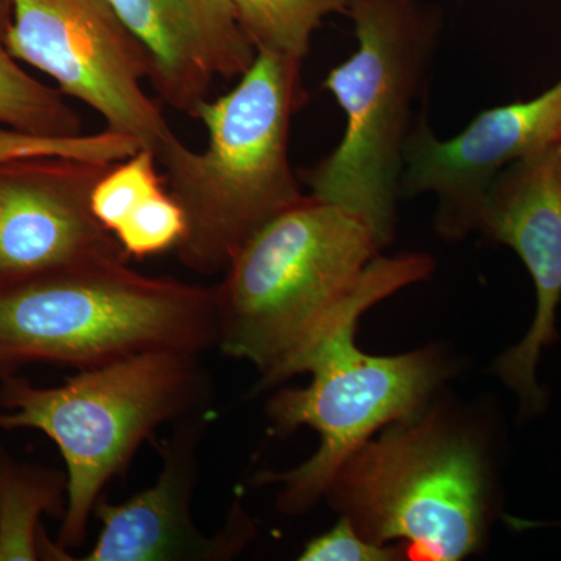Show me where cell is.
<instances>
[{
	"label": "cell",
	"instance_id": "1",
	"mask_svg": "<svg viewBox=\"0 0 561 561\" xmlns=\"http://www.w3.org/2000/svg\"><path fill=\"white\" fill-rule=\"evenodd\" d=\"M434 268L427 254L379 253L324 330L267 383L273 387L297 375H312L308 387L279 391L268 402V419L278 434L308 426L320 435L319 449L300 467L257 478L261 485H280L278 505L284 513L300 515L313 507L351 454L390 424L419 415L442 381L445 368L431 351L373 356L357 348L354 339L362 313L426 279Z\"/></svg>",
	"mask_w": 561,
	"mask_h": 561
},
{
	"label": "cell",
	"instance_id": "2",
	"mask_svg": "<svg viewBox=\"0 0 561 561\" xmlns=\"http://www.w3.org/2000/svg\"><path fill=\"white\" fill-rule=\"evenodd\" d=\"M302 62L257 51L227 94L191 117L208 135L197 151L173 136L157 151L165 186L186 216L180 261L202 275L227 271L268 221L306 195L290 162V127L306 102Z\"/></svg>",
	"mask_w": 561,
	"mask_h": 561
},
{
	"label": "cell",
	"instance_id": "3",
	"mask_svg": "<svg viewBox=\"0 0 561 561\" xmlns=\"http://www.w3.org/2000/svg\"><path fill=\"white\" fill-rule=\"evenodd\" d=\"M357 49L323 81L346 117L341 144L301 181L313 198L368 225L379 247L397 227L405 146L426 101L443 31L423 0H351Z\"/></svg>",
	"mask_w": 561,
	"mask_h": 561
},
{
	"label": "cell",
	"instance_id": "4",
	"mask_svg": "<svg viewBox=\"0 0 561 561\" xmlns=\"http://www.w3.org/2000/svg\"><path fill=\"white\" fill-rule=\"evenodd\" d=\"M201 354L153 350L81 368L58 387L13 373L0 383V430L43 432L60 449L68 505L57 545L80 548L106 486L127 470L162 424L206 411L209 379Z\"/></svg>",
	"mask_w": 561,
	"mask_h": 561
},
{
	"label": "cell",
	"instance_id": "5",
	"mask_svg": "<svg viewBox=\"0 0 561 561\" xmlns=\"http://www.w3.org/2000/svg\"><path fill=\"white\" fill-rule=\"evenodd\" d=\"M381 247L364 220L312 195L268 221L214 289L217 348L261 371L260 389L324 330Z\"/></svg>",
	"mask_w": 561,
	"mask_h": 561
},
{
	"label": "cell",
	"instance_id": "6",
	"mask_svg": "<svg viewBox=\"0 0 561 561\" xmlns=\"http://www.w3.org/2000/svg\"><path fill=\"white\" fill-rule=\"evenodd\" d=\"M217 345L214 289L87 265L0 287V378L27 362L95 367L153 350Z\"/></svg>",
	"mask_w": 561,
	"mask_h": 561
},
{
	"label": "cell",
	"instance_id": "7",
	"mask_svg": "<svg viewBox=\"0 0 561 561\" xmlns=\"http://www.w3.org/2000/svg\"><path fill=\"white\" fill-rule=\"evenodd\" d=\"M489 493L479 446L432 413L364 443L327 496L367 540L400 541L409 560L457 561L485 540Z\"/></svg>",
	"mask_w": 561,
	"mask_h": 561
},
{
	"label": "cell",
	"instance_id": "8",
	"mask_svg": "<svg viewBox=\"0 0 561 561\" xmlns=\"http://www.w3.org/2000/svg\"><path fill=\"white\" fill-rule=\"evenodd\" d=\"M5 43L18 61L49 76L65 98L105 121L106 130L157 151L175 133L146 90L151 61L111 0H9Z\"/></svg>",
	"mask_w": 561,
	"mask_h": 561
},
{
	"label": "cell",
	"instance_id": "9",
	"mask_svg": "<svg viewBox=\"0 0 561 561\" xmlns=\"http://www.w3.org/2000/svg\"><path fill=\"white\" fill-rule=\"evenodd\" d=\"M560 139L561 79L531 101L482 111L451 139L434 135L423 106L405 146L401 197L434 195L435 230L457 241L476 230L483 198L504 169Z\"/></svg>",
	"mask_w": 561,
	"mask_h": 561
},
{
	"label": "cell",
	"instance_id": "10",
	"mask_svg": "<svg viewBox=\"0 0 561 561\" xmlns=\"http://www.w3.org/2000/svg\"><path fill=\"white\" fill-rule=\"evenodd\" d=\"M114 162L35 158L0 165V287L128 261L91 209Z\"/></svg>",
	"mask_w": 561,
	"mask_h": 561
},
{
	"label": "cell",
	"instance_id": "11",
	"mask_svg": "<svg viewBox=\"0 0 561 561\" xmlns=\"http://www.w3.org/2000/svg\"><path fill=\"white\" fill-rule=\"evenodd\" d=\"M476 230L515 250L534 279V323L523 342L496 360L494 371L519 394L524 413H538L545 393L535 370L542 348L557 341L556 313L561 301L560 144L513 162L496 176L483 198Z\"/></svg>",
	"mask_w": 561,
	"mask_h": 561
},
{
	"label": "cell",
	"instance_id": "12",
	"mask_svg": "<svg viewBox=\"0 0 561 561\" xmlns=\"http://www.w3.org/2000/svg\"><path fill=\"white\" fill-rule=\"evenodd\" d=\"M205 412L173 423V432L158 445L161 471L149 489L113 504L102 496L94 516L101 535L83 561H214L241 549L249 524L232 508L224 529L205 535L192 518L198 482V446L206 430Z\"/></svg>",
	"mask_w": 561,
	"mask_h": 561
},
{
	"label": "cell",
	"instance_id": "13",
	"mask_svg": "<svg viewBox=\"0 0 561 561\" xmlns=\"http://www.w3.org/2000/svg\"><path fill=\"white\" fill-rule=\"evenodd\" d=\"M146 47L162 103L192 116L217 79H239L257 57L231 0H111Z\"/></svg>",
	"mask_w": 561,
	"mask_h": 561
},
{
	"label": "cell",
	"instance_id": "14",
	"mask_svg": "<svg viewBox=\"0 0 561 561\" xmlns=\"http://www.w3.org/2000/svg\"><path fill=\"white\" fill-rule=\"evenodd\" d=\"M66 505V472L24 463L0 449V561L41 560V518H62Z\"/></svg>",
	"mask_w": 561,
	"mask_h": 561
},
{
	"label": "cell",
	"instance_id": "15",
	"mask_svg": "<svg viewBox=\"0 0 561 561\" xmlns=\"http://www.w3.org/2000/svg\"><path fill=\"white\" fill-rule=\"evenodd\" d=\"M10 3H0V127L33 135H81L83 124L60 91H54L21 68L5 43Z\"/></svg>",
	"mask_w": 561,
	"mask_h": 561
},
{
	"label": "cell",
	"instance_id": "16",
	"mask_svg": "<svg viewBox=\"0 0 561 561\" xmlns=\"http://www.w3.org/2000/svg\"><path fill=\"white\" fill-rule=\"evenodd\" d=\"M254 49L302 62L313 33L331 14H346L351 0H231Z\"/></svg>",
	"mask_w": 561,
	"mask_h": 561
},
{
	"label": "cell",
	"instance_id": "17",
	"mask_svg": "<svg viewBox=\"0 0 561 561\" xmlns=\"http://www.w3.org/2000/svg\"><path fill=\"white\" fill-rule=\"evenodd\" d=\"M140 149L130 136L111 130L92 135H33L0 127V165L35 158H70L94 162H117Z\"/></svg>",
	"mask_w": 561,
	"mask_h": 561
},
{
	"label": "cell",
	"instance_id": "18",
	"mask_svg": "<svg viewBox=\"0 0 561 561\" xmlns=\"http://www.w3.org/2000/svg\"><path fill=\"white\" fill-rule=\"evenodd\" d=\"M164 186L154 151L139 149L131 157L114 162L95 183L91 194L92 214L114 236L140 203Z\"/></svg>",
	"mask_w": 561,
	"mask_h": 561
},
{
	"label": "cell",
	"instance_id": "19",
	"mask_svg": "<svg viewBox=\"0 0 561 561\" xmlns=\"http://www.w3.org/2000/svg\"><path fill=\"white\" fill-rule=\"evenodd\" d=\"M184 232V210L164 186L133 210L114 238L127 257H149L176 249Z\"/></svg>",
	"mask_w": 561,
	"mask_h": 561
},
{
	"label": "cell",
	"instance_id": "20",
	"mask_svg": "<svg viewBox=\"0 0 561 561\" xmlns=\"http://www.w3.org/2000/svg\"><path fill=\"white\" fill-rule=\"evenodd\" d=\"M405 556L402 546L367 540L342 516L327 534L313 538L302 549L301 561H391Z\"/></svg>",
	"mask_w": 561,
	"mask_h": 561
},
{
	"label": "cell",
	"instance_id": "21",
	"mask_svg": "<svg viewBox=\"0 0 561 561\" xmlns=\"http://www.w3.org/2000/svg\"><path fill=\"white\" fill-rule=\"evenodd\" d=\"M508 523H511V526L515 527V529L522 530L527 529V527H540V526H560L561 523H552V524H542V523H527L523 522V519H516V518H508Z\"/></svg>",
	"mask_w": 561,
	"mask_h": 561
},
{
	"label": "cell",
	"instance_id": "22",
	"mask_svg": "<svg viewBox=\"0 0 561 561\" xmlns=\"http://www.w3.org/2000/svg\"><path fill=\"white\" fill-rule=\"evenodd\" d=\"M560 151H561V139H560Z\"/></svg>",
	"mask_w": 561,
	"mask_h": 561
}]
</instances>
